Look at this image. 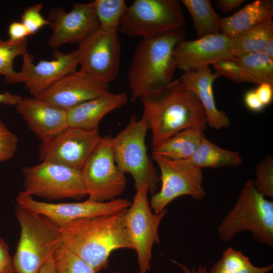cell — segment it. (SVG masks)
Returning a JSON list of instances; mask_svg holds the SVG:
<instances>
[{"label":"cell","mask_w":273,"mask_h":273,"mask_svg":"<svg viewBox=\"0 0 273 273\" xmlns=\"http://www.w3.org/2000/svg\"><path fill=\"white\" fill-rule=\"evenodd\" d=\"M140 99L144 109L142 117L151 131L152 149L180 131L191 128L204 131L208 125L202 104L179 78Z\"/></svg>","instance_id":"cell-1"},{"label":"cell","mask_w":273,"mask_h":273,"mask_svg":"<svg viewBox=\"0 0 273 273\" xmlns=\"http://www.w3.org/2000/svg\"><path fill=\"white\" fill-rule=\"evenodd\" d=\"M127 209L119 212L72 221L60 228L62 244L71 250L96 273L106 269L111 253L132 249L125 226Z\"/></svg>","instance_id":"cell-2"},{"label":"cell","mask_w":273,"mask_h":273,"mask_svg":"<svg viewBox=\"0 0 273 273\" xmlns=\"http://www.w3.org/2000/svg\"><path fill=\"white\" fill-rule=\"evenodd\" d=\"M185 34L184 28H180L158 36L141 38L127 74L131 101L160 90L172 82L176 68L173 49L184 39Z\"/></svg>","instance_id":"cell-3"},{"label":"cell","mask_w":273,"mask_h":273,"mask_svg":"<svg viewBox=\"0 0 273 273\" xmlns=\"http://www.w3.org/2000/svg\"><path fill=\"white\" fill-rule=\"evenodd\" d=\"M15 213L21 228L12 257L15 273H38L62 245L60 228L48 218L17 205Z\"/></svg>","instance_id":"cell-4"},{"label":"cell","mask_w":273,"mask_h":273,"mask_svg":"<svg viewBox=\"0 0 273 273\" xmlns=\"http://www.w3.org/2000/svg\"><path fill=\"white\" fill-rule=\"evenodd\" d=\"M248 231L258 242L273 246V202L256 189L251 179L244 184L238 199L218 226L220 238L228 242L238 233Z\"/></svg>","instance_id":"cell-5"},{"label":"cell","mask_w":273,"mask_h":273,"mask_svg":"<svg viewBox=\"0 0 273 273\" xmlns=\"http://www.w3.org/2000/svg\"><path fill=\"white\" fill-rule=\"evenodd\" d=\"M149 127L143 117L132 115L125 127L112 138L115 162L124 173H129L136 190L145 186L149 193L156 192L160 177L147 153L146 137Z\"/></svg>","instance_id":"cell-6"},{"label":"cell","mask_w":273,"mask_h":273,"mask_svg":"<svg viewBox=\"0 0 273 273\" xmlns=\"http://www.w3.org/2000/svg\"><path fill=\"white\" fill-rule=\"evenodd\" d=\"M185 25L178 1L135 0L128 6L119 31L129 36L150 38Z\"/></svg>","instance_id":"cell-7"},{"label":"cell","mask_w":273,"mask_h":273,"mask_svg":"<svg viewBox=\"0 0 273 273\" xmlns=\"http://www.w3.org/2000/svg\"><path fill=\"white\" fill-rule=\"evenodd\" d=\"M24 190L26 195L49 200L73 199L87 196L81 170L59 163L42 161L24 167Z\"/></svg>","instance_id":"cell-8"},{"label":"cell","mask_w":273,"mask_h":273,"mask_svg":"<svg viewBox=\"0 0 273 273\" xmlns=\"http://www.w3.org/2000/svg\"><path fill=\"white\" fill-rule=\"evenodd\" d=\"M112 138L102 137L81 170L89 200L110 201L117 199L125 190L126 179L115 162Z\"/></svg>","instance_id":"cell-9"},{"label":"cell","mask_w":273,"mask_h":273,"mask_svg":"<svg viewBox=\"0 0 273 273\" xmlns=\"http://www.w3.org/2000/svg\"><path fill=\"white\" fill-rule=\"evenodd\" d=\"M148 188L144 186L136 190L130 206L125 215V226L137 254L140 273H147L151 269L152 248L160 242L158 229L167 214L163 209L156 213L151 208L148 198Z\"/></svg>","instance_id":"cell-10"},{"label":"cell","mask_w":273,"mask_h":273,"mask_svg":"<svg viewBox=\"0 0 273 273\" xmlns=\"http://www.w3.org/2000/svg\"><path fill=\"white\" fill-rule=\"evenodd\" d=\"M152 158L159 166L161 181L160 191L152 195L150 202L153 212H160L182 196H190L196 200L205 197L202 169L188 160H171L155 154H152Z\"/></svg>","instance_id":"cell-11"},{"label":"cell","mask_w":273,"mask_h":273,"mask_svg":"<svg viewBox=\"0 0 273 273\" xmlns=\"http://www.w3.org/2000/svg\"><path fill=\"white\" fill-rule=\"evenodd\" d=\"M118 31L99 28L76 50L80 70L109 84L117 77L121 62Z\"/></svg>","instance_id":"cell-12"},{"label":"cell","mask_w":273,"mask_h":273,"mask_svg":"<svg viewBox=\"0 0 273 273\" xmlns=\"http://www.w3.org/2000/svg\"><path fill=\"white\" fill-rule=\"evenodd\" d=\"M17 205L32 213L42 215L62 228L74 220L114 214L127 209L131 202L117 198L97 202L89 200L80 202L51 203L38 201L22 191L18 193Z\"/></svg>","instance_id":"cell-13"},{"label":"cell","mask_w":273,"mask_h":273,"mask_svg":"<svg viewBox=\"0 0 273 273\" xmlns=\"http://www.w3.org/2000/svg\"><path fill=\"white\" fill-rule=\"evenodd\" d=\"M102 136L98 128L68 127L39 147L41 161H50L81 170Z\"/></svg>","instance_id":"cell-14"},{"label":"cell","mask_w":273,"mask_h":273,"mask_svg":"<svg viewBox=\"0 0 273 273\" xmlns=\"http://www.w3.org/2000/svg\"><path fill=\"white\" fill-rule=\"evenodd\" d=\"M48 20L52 29L48 44L53 49L67 43L79 44L100 28L94 1L75 4L68 12L55 7L50 11Z\"/></svg>","instance_id":"cell-15"},{"label":"cell","mask_w":273,"mask_h":273,"mask_svg":"<svg viewBox=\"0 0 273 273\" xmlns=\"http://www.w3.org/2000/svg\"><path fill=\"white\" fill-rule=\"evenodd\" d=\"M53 59L40 60L33 64V56L27 51L22 56L21 70L17 83H23L25 88L36 97L67 75L76 71L78 63L76 50L68 53L53 52Z\"/></svg>","instance_id":"cell-16"},{"label":"cell","mask_w":273,"mask_h":273,"mask_svg":"<svg viewBox=\"0 0 273 273\" xmlns=\"http://www.w3.org/2000/svg\"><path fill=\"white\" fill-rule=\"evenodd\" d=\"M173 54L176 68L184 72L209 66L220 60L235 58L231 39L221 33L194 40L183 39L176 44Z\"/></svg>","instance_id":"cell-17"},{"label":"cell","mask_w":273,"mask_h":273,"mask_svg":"<svg viewBox=\"0 0 273 273\" xmlns=\"http://www.w3.org/2000/svg\"><path fill=\"white\" fill-rule=\"evenodd\" d=\"M109 93L108 84L79 70L67 75L36 98L67 110Z\"/></svg>","instance_id":"cell-18"},{"label":"cell","mask_w":273,"mask_h":273,"mask_svg":"<svg viewBox=\"0 0 273 273\" xmlns=\"http://www.w3.org/2000/svg\"><path fill=\"white\" fill-rule=\"evenodd\" d=\"M15 107L42 142L51 140L69 127L67 110L36 97L23 98Z\"/></svg>","instance_id":"cell-19"},{"label":"cell","mask_w":273,"mask_h":273,"mask_svg":"<svg viewBox=\"0 0 273 273\" xmlns=\"http://www.w3.org/2000/svg\"><path fill=\"white\" fill-rule=\"evenodd\" d=\"M220 76L206 66L184 72L179 78L184 87L193 93L202 104L207 115L208 125L216 130L227 128L230 125L225 112L217 109L214 97L213 84Z\"/></svg>","instance_id":"cell-20"},{"label":"cell","mask_w":273,"mask_h":273,"mask_svg":"<svg viewBox=\"0 0 273 273\" xmlns=\"http://www.w3.org/2000/svg\"><path fill=\"white\" fill-rule=\"evenodd\" d=\"M129 98L126 92L109 93L67 110L69 127L98 128L103 118L125 105Z\"/></svg>","instance_id":"cell-21"},{"label":"cell","mask_w":273,"mask_h":273,"mask_svg":"<svg viewBox=\"0 0 273 273\" xmlns=\"http://www.w3.org/2000/svg\"><path fill=\"white\" fill-rule=\"evenodd\" d=\"M272 1L256 0L229 17H220V33L232 38L253 27L272 20Z\"/></svg>","instance_id":"cell-22"},{"label":"cell","mask_w":273,"mask_h":273,"mask_svg":"<svg viewBox=\"0 0 273 273\" xmlns=\"http://www.w3.org/2000/svg\"><path fill=\"white\" fill-rule=\"evenodd\" d=\"M188 160L201 169L236 166L243 162L238 152L223 149L209 141L205 135L193 155Z\"/></svg>","instance_id":"cell-23"},{"label":"cell","mask_w":273,"mask_h":273,"mask_svg":"<svg viewBox=\"0 0 273 273\" xmlns=\"http://www.w3.org/2000/svg\"><path fill=\"white\" fill-rule=\"evenodd\" d=\"M204 135L198 128H188L175 134L157 148L152 154L171 160H188L195 152Z\"/></svg>","instance_id":"cell-24"},{"label":"cell","mask_w":273,"mask_h":273,"mask_svg":"<svg viewBox=\"0 0 273 273\" xmlns=\"http://www.w3.org/2000/svg\"><path fill=\"white\" fill-rule=\"evenodd\" d=\"M235 59L241 67L243 82L273 85V59L264 52L246 53Z\"/></svg>","instance_id":"cell-25"},{"label":"cell","mask_w":273,"mask_h":273,"mask_svg":"<svg viewBox=\"0 0 273 273\" xmlns=\"http://www.w3.org/2000/svg\"><path fill=\"white\" fill-rule=\"evenodd\" d=\"M273 38V21H268L230 38L234 57L263 52L268 42Z\"/></svg>","instance_id":"cell-26"},{"label":"cell","mask_w":273,"mask_h":273,"mask_svg":"<svg viewBox=\"0 0 273 273\" xmlns=\"http://www.w3.org/2000/svg\"><path fill=\"white\" fill-rule=\"evenodd\" d=\"M190 14L198 38L220 33L219 16L209 0H182Z\"/></svg>","instance_id":"cell-27"},{"label":"cell","mask_w":273,"mask_h":273,"mask_svg":"<svg viewBox=\"0 0 273 273\" xmlns=\"http://www.w3.org/2000/svg\"><path fill=\"white\" fill-rule=\"evenodd\" d=\"M272 268V264L255 266L240 251L229 248L223 252L220 259L214 264L208 273H268Z\"/></svg>","instance_id":"cell-28"},{"label":"cell","mask_w":273,"mask_h":273,"mask_svg":"<svg viewBox=\"0 0 273 273\" xmlns=\"http://www.w3.org/2000/svg\"><path fill=\"white\" fill-rule=\"evenodd\" d=\"M95 8L100 28L119 31L128 6L124 0H95Z\"/></svg>","instance_id":"cell-29"},{"label":"cell","mask_w":273,"mask_h":273,"mask_svg":"<svg viewBox=\"0 0 273 273\" xmlns=\"http://www.w3.org/2000/svg\"><path fill=\"white\" fill-rule=\"evenodd\" d=\"M27 40L18 43H11L0 38V74L4 76L6 82L16 83L18 72L13 68V62L27 51Z\"/></svg>","instance_id":"cell-30"},{"label":"cell","mask_w":273,"mask_h":273,"mask_svg":"<svg viewBox=\"0 0 273 273\" xmlns=\"http://www.w3.org/2000/svg\"><path fill=\"white\" fill-rule=\"evenodd\" d=\"M53 258L56 273H96L87 263L62 244Z\"/></svg>","instance_id":"cell-31"},{"label":"cell","mask_w":273,"mask_h":273,"mask_svg":"<svg viewBox=\"0 0 273 273\" xmlns=\"http://www.w3.org/2000/svg\"><path fill=\"white\" fill-rule=\"evenodd\" d=\"M256 179L254 181L256 190L261 194L273 198V157L266 156L255 168Z\"/></svg>","instance_id":"cell-32"},{"label":"cell","mask_w":273,"mask_h":273,"mask_svg":"<svg viewBox=\"0 0 273 273\" xmlns=\"http://www.w3.org/2000/svg\"><path fill=\"white\" fill-rule=\"evenodd\" d=\"M43 3L31 5L24 10L21 16V22L27 28L29 35H33L45 25H51L40 13Z\"/></svg>","instance_id":"cell-33"},{"label":"cell","mask_w":273,"mask_h":273,"mask_svg":"<svg viewBox=\"0 0 273 273\" xmlns=\"http://www.w3.org/2000/svg\"><path fill=\"white\" fill-rule=\"evenodd\" d=\"M18 139L2 122L0 123V162L13 158L18 149Z\"/></svg>","instance_id":"cell-34"},{"label":"cell","mask_w":273,"mask_h":273,"mask_svg":"<svg viewBox=\"0 0 273 273\" xmlns=\"http://www.w3.org/2000/svg\"><path fill=\"white\" fill-rule=\"evenodd\" d=\"M220 76L238 83L243 82L242 72L240 66L235 60L223 59L212 64Z\"/></svg>","instance_id":"cell-35"},{"label":"cell","mask_w":273,"mask_h":273,"mask_svg":"<svg viewBox=\"0 0 273 273\" xmlns=\"http://www.w3.org/2000/svg\"><path fill=\"white\" fill-rule=\"evenodd\" d=\"M9 38L8 41L11 43H18L25 39L30 35L25 26L21 22L13 21L8 28Z\"/></svg>","instance_id":"cell-36"},{"label":"cell","mask_w":273,"mask_h":273,"mask_svg":"<svg viewBox=\"0 0 273 273\" xmlns=\"http://www.w3.org/2000/svg\"><path fill=\"white\" fill-rule=\"evenodd\" d=\"M0 273H15L7 244L0 237Z\"/></svg>","instance_id":"cell-37"},{"label":"cell","mask_w":273,"mask_h":273,"mask_svg":"<svg viewBox=\"0 0 273 273\" xmlns=\"http://www.w3.org/2000/svg\"><path fill=\"white\" fill-rule=\"evenodd\" d=\"M259 99L265 107L269 105L273 99V85L268 83L259 84L254 89Z\"/></svg>","instance_id":"cell-38"},{"label":"cell","mask_w":273,"mask_h":273,"mask_svg":"<svg viewBox=\"0 0 273 273\" xmlns=\"http://www.w3.org/2000/svg\"><path fill=\"white\" fill-rule=\"evenodd\" d=\"M244 103L250 110L258 112L265 108L256 95L255 90H250L246 93L244 97Z\"/></svg>","instance_id":"cell-39"},{"label":"cell","mask_w":273,"mask_h":273,"mask_svg":"<svg viewBox=\"0 0 273 273\" xmlns=\"http://www.w3.org/2000/svg\"><path fill=\"white\" fill-rule=\"evenodd\" d=\"M246 2L245 0H218L216 3L222 12H230L239 8Z\"/></svg>","instance_id":"cell-40"},{"label":"cell","mask_w":273,"mask_h":273,"mask_svg":"<svg viewBox=\"0 0 273 273\" xmlns=\"http://www.w3.org/2000/svg\"><path fill=\"white\" fill-rule=\"evenodd\" d=\"M22 98L23 97L19 95L13 94L8 92L0 93V104L16 106Z\"/></svg>","instance_id":"cell-41"},{"label":"cell","mask_w":273,"mask_h":273,"mask_svg":"<svg viewBox=\"0 0 273 273\" xmlns=\"http://www.w3.org/2000/svg\"><path fill=\"white\" fill-rule=\"evenodd\" d=\"M172 262L178 266L185 273H208L207 266L200 264L196 269L192 267L190 269L185 264L177 262L174 260Z\"/></svg>","instance_id":"cell-42"},{"label":"cell","mask_w":273,"mask_h":273,"mask_svg":"<svg viewBox=\"0 0 273 273\" xmlns=\"http://www.w3.org/2000/svg\"><path fill=\"white\" fill-rule=\"evenodd\" d=\"M38 273H56L54 258L47 261L42 266Z\"/></svg>","instance_id":"cell-43"},{"label":"cell","mask_w":273,"mask_h":273,"mask_svg":"<svg viewBox=\"0 0 273 273\" xmlns=\"http://www.w3.org/2000/svg\"><path fill=\"white\" fill-rule=\"evenodd\" d=\"M263 52L273 59V38L268 42Z\"/></svg>","instance_id":"cell-44"},{"label":"cell","mask_w":273,"mask_h":273,"mask_svg":"<svg viewBox=\"0 0 273 273\" xmlns=\"http://www.w3.org/2000/svg\"><path fill=\"white\" fill-rule=\"evenodd\" d=\"M109 273H128V272H117V271H111V272H110Z\"/></svg>","instance_id":"cell-45"},{"label":"cell","mask_w":273,"mask_h":273,"mask_svg":"<svg viewBox=\"0 0 273 273\" xmlns=\"http://www.w3.org/2000/svg\"><path fill=\"white\" fill-rule=\"evenodd\" d=\"M2 122H2V120L0 119V123H1Z\"/></svg>","instance_id":"cell-46"}]
</instances>
